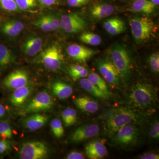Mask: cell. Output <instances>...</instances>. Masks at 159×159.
<instances>
[{
    "label": "cell",
    "instance_id": "6da1fadb",
    "mask_svg": "<svg viewBox=\"0 0 159 159\" xmlns=\"http://www.w3.org/2000/svg\"><path fill=\"white\" fill-rule=\"evenodd\" d=\"M140 115L132 109L126 107L110 109L103 115V122L105 130L109 135L113 136L121 127L137 122Z\"/></svg>",
    "mask_w": 159,
    "mask_h": 159
},
{
    "label": "cell",
    "instance_id": "7a4b0ae2",
    "mask_svg": "<svg viewBox=\"0 0 159 159\" xmlns=\"http://www.w3.org/2000/svg\"><path fill=\"white\" fill-rule=\"evenodd\" d=\"M129 99L136 107L149 108L156 102L157 92L150 84L139 83L133 88Z\"/></svg>",
    "mask_w": 159,
    "mask_h": 159
},
{
    "label": "cell",
    "instance_id": "3957f363",
    "mask_svg": "<svg viewBox=\"0 0 159 159\" xmlns=\"http://www.w3.org/2000/svg\"><path fill=\"white\" fill-rule=\"evenodd\" d=\"M131 31L136 42H145L153 36L156 28L152 20L146 16H135L129 20Z\"/></svg>",
    "mask_w": 159,
    "mask_h": 159
},
{
    "label": "cell",
    "instance_id": "277c9868",
    "mask_svg": "<svg viewBox=\"0 0 159 159\" xmlns=\"http://www.w3.org/2000/svg\"><path fill=\"white\" fill-rule=\"evenodd\" d=\"M111 55V61L119 71L120 77H128L131 70V60L128 51L122 45L116 44L112 48Z\"/></svg>",
    "mask_w": 159,
    "mask_h": 159
},
{
    "label": "cell",
    "instance_id": "5b68a950",
    "mask_svg": "<svg viewBox=\"0 0 159 159\" xmlns=\"http://www.w3.org/2000/svg\"><path fill=\"white\" fill-rule=\"evenodd\" d=\"M49 148L44 142L30 141L25 142L19 151L20 158L22 159H44L48 157Z\"/></svg>",
    "mask_w": 159,
    "mask_h": 159
},
{
    "label": "cell",
    "instance_id": "8992f818",
    "mask_svg": "<svg viewBox=\"0 0 159 159\" xmlns=\"http://www.w3.org/2000/svg\"><path fill=\"white\" fill-rule=\"evenodd\" d=\"M63 55L60 47L57 44H52L45 49L40 54L41 61L46 68L55 71L61 66Z\"/></svg>",
    "mask_w": 159,
    "mask_h": 159
},
{
    "label": "cell",
    "instance_id": "52a82bcc",
    "mask_svg": "<svg viewBox=\"0 0 159 159\" xmlns=\"http://www.w3.org/2000/svg\"><path fill=\"white\" fill-rule=\"evenodd\" d=\"M112 137V140L116 145L133 146L139 142L140 132L139 129L130 123L121 127Z\"/></svg>",
    "mask_w": 159,
    "mask_h": 159
},
{
    "label": "cell",
    "instance_id": "ba28073f",
    "mask_svg": "<svg viewBox=\"0 0 159 159\" xmlns=\"http://www.w3.org/2000/svg\"><path fill=\"white\" fill-rule=\"evenodd\" d=\"M54 105L52 97L47 92H40L28 103L25 112L26 113H37L50 109Z\"/></svg>",
    "mask_w": 159,
    "mask_h": 159
},
{
    "label": "cell",
    "instance_id": "9c48e42d",
    "mask_svg": "<svg viewBox=\"0 0 159 159\" xmlns=\"http://www.w3.org/2000/svg\"><path fill=\"white\" fill-rule=\"evenodd\" d=\"M98 69L103 79L111 85L117 86L119 84L120 74L112 61L102 59L97 63Z\"/></svg>",
    "mask_w": 159,
    "mask_h": 159
},
{
    "label": "cell",
    "instance_id": "30bf717a",
    "mask_svg": "<svg viewBox=\"0 0 159 159\" xmlns=\"http://www.w3.org/2000/svg\"><path fill=\"white\" fill-rule=\"evenodd\" d=\"M29 79L27 71L18 69L9 74L5 78L3 83L7 88L15 90L28 85Z\"/></svg>",
    "mask_w": 159,
    "mask_h": 159
},
{
    "label": "cell",
    "instance_id": "8fae6325",
    "mask_svg": "<svg viewBox=\"0 0 159 159\" xmlns=\"http://www.w3.org/2000/svg\"><path fill=\"white\" fill-rule=\"evenodd\" d=\"M99 126L96 124L82 125L77 128L70 137L72 142L78 143L96 136L99 133Z\"/></svg>",
    "mask_w": 159,
    "mask_h": 159
},
{
    "label": "cell",
    "instance_id": "7c38bea8",
    "mask_svg": "<svg viewBox=\"0 0 159 159\" xmlns=\"http://www.w3.org/2000/svg\"><path fill=\"white\" fill-rule=\"evenodd\" d=\"M66 52L73 59L83 62H86L97 53L95 50L77 44L69 46Z\"/></svg>",
    "mask_w": 159,
    "mask_h": 159
},
{
    "label": "cell",
    "instance_id": "4fadbf2b",
    "mask_svg": "<svg viewBox=\"0 0 159 159\" xmlns=\"http://www.w3.org/2000/svg\"><path fill=\"white\" fill-rule=\"evenodd\" d=\"M33 25L43 31L50 32L60 28V20L54 15H46L33 21Z\"/></svg>",
    "mask_w": 159,
    "mask_h": 159
},
{
    "label": "cell",
    "instance_id": "5bb4252c",
    "mask_svg": "<svg viewBox=\"0 0 159 159\" xmlns=\"http://www.w3.org/2000/svg\"><path fill=\"white\" fill-rule=\"evenodd\" d=\"M115 11V6L111 4L103 2L97 3L90 8L89 14L93 19L99 20L111 15Z\"/></svg>",
    "mask_w": 159,
    "mask_h": 159
},
{
    "label": "cell",
    "instance_id": "9a60e30c",
    "mask_svg": "<svg viewBox=\"0 0 159 159\" xmlns=\"http://www.w3.org/2000/svg\"><path fill=\"white\" fill-rule=\"evenodd\" d=\"M43 41L38 36H31L27 38L22 45V50L26 55L33 57L42 50Z\"/></svg>",
    "mask_w": 159,
    "mask_h": 159
},
{
    "label": "cell",
    "instance_id": "2e32d148",
    "mask_svg": "<svg viewBox=\"0 0 159 159\" xmlns=\"http://www.w3.org/2000/svg\"><path fill=\"white\" fill-rule=\"evenodd\" d=\"M85 154L89 158L100 159L104 158L107 155V149L102 142L93 141L88 143L85 146Z\"/></svg>",
    "mask_w": 159,
    "mask_h": 159
},
{
    "label": "cell",
    "instance_id": "e0dca14e",
    "mask_svg": "<svg viewBox=\"0 0 159 159\" xmlns=\"http://www.w3.org/2000/svg\"><path fill=\"white\" fill-rule=\"evenodd\" d=\"M49 117L45 115L35 114L27 117L23 122L24 127L31 131L38 130L47 123Z\"/></svg>",
    "mask_w": 159,
    "mask_h": 159
},
{
    "label": "cell",
    "instance_id": "ac0fdd59",
    "mask_svg": "<svg viewBox=\"0 0 159 159\" xmlns=\"http://www.w3.org/2000/svg\"><path fill=\"white\" fill-rule=\"evenodd\" d=\"M24 24L20 21L12 20L7 21L1 27V31L7 36L15 37L18 36L24 29Z\"/></svg>",
    "mask_w": 159,
    "mask_h": 159
},
{
    "label": "cell",
    "instance_id": "d6986e66",
    "mask_svg": "<svg viewBox=\"0 0 159 159\" xmlns=\"http://www.w3.org/2000/svg\"><path fill=\"white\" fill-rule=\"evenodd\" d=\"M105 31L112 35H117L124 32L126 29L125 22L122 20L113 17L106 20L103 24Z\"/></svg>",
    "mask_w": 159,
    "mask_h": 159
},
{
    "label": "cell",
    "instance_id": "ffe728a7",
    "mask_svg": "<svg viewBox=\"0 0 159 159\" xmlns=\"http://www.w3.org/2000/svg\"><path fill=\"white\" fill-rule=\"evenodd\" d=\"M32 91V88L28 85L15 89L10 98V102L15 106L23 105L31 95Z\"/></svg>",
    "mask_w": 159,
    "mask_h": 159
},
{
    "label": "cell",
    "instance_id": "44dd1931",
    "mask_svg": "<svg viewBox=\"0 0 159 159\" xmlns=\"http://www.w3.org/2000/svg\"><path fill=\"white\" fill-rule=\"evenodd\" d=\"M74 102L78 108L89 113H94L99 110V106L93 99L87 97H78Z\"/></svg>",
    "mask_w": 159,
    "mask_h": 159
},
{
    "label": "cell",
    "instance_id": "7402d4cb",
    "mask_svg": "<svg viewBox=\"0 0 159 159\" xmlns=\"http://www.w3.org/2000/svg\"><path fill=\"white\" fill-rule=\"evenodd\" d=\"M156 6L149 0H134L130 7V11L147 15L151 14L156 9Z\"/></svg>",
    "mask_w": 159,
    "mask_h": 159
},
{
    "label": "cell",
    "instance_id": "603a6c76",
    "mask_svg": "<svg viewBox=\"0 0 159 159\" xmlns=\"http://www.w3.org/2000/svg\"><path fill=\"white\" fill-rule=\"evenodd\" d=\"M53 93L60 99H65L70 97L73 93L71 86L61 81L54 82L52 86Z\"/></svg>",
    "mask_w": 159,
    "mask_h": 159
},
{
    "label": "cell",
    "instance_id": "cb8c5ba5",
    "mask_svg": "<svg viewBox=\"0 0 159 159\" xmlns=\"http://www.w3.org/2000/svg\"><path fill=\"white\" fill-rule=\"evenodd\" d=\"M15 61L16 57L12 51L0 43V68H5Z\"/></svg>",
    "mask_w": 159,
    "mask_h": 159
},
{
    "label": "cell",
    "instance_id": "d4e9b609",
    "mask_svg": "<svg viewBox=\"0 0 159 159\" xmlns=\"http://www.w3.org/2000/svg\"><path fill=\"white\" fill-rule=\"evenodd\" d=\"M88 79L93 84L102 92L106 96L108 97L110 94L108 87L104 79L98 74L92 72L88 75Z\"/></svg>",
    "mask_w": 159,
    "mask_h": 159
},
{
    "label": "cell",
    "instance_id": "484cf974",
    "mask_svg": "<svg viewBox=\"0 0 159 159\" xmlns=\"http://www.w3.org/2000/svg\"><path fill=\"white\" fill-rule=\"evenodd\" d=\"M80 84L82 89L87 91L89 93L93 95L95 97L100 98V99H105L107 96L99 89L96 86L94 85L89 80L88 78H81L80 80Z\"/></svg>",
    "mask_w": 159,
    "mask_h": 159
},
{
    "label": "cell",
    "instance_id": "4316f807",
    "mask_svg": "<svg viewBox=\"0 0 159 159\" xmlns=\"http://www.w3.org/2000/svg\"><path fill=\"white\" fill-rule=\"evenodd\" d=\"M87 26V22L66 24L60 21V28L69 34L77 33L83 31Z\"/></svg>",
    "mask_w": 159,
    "mask_h": 159
},
{
    "label": "cell",
    "instance_id": "83f0119b",
    "mask_svg": "<svg viewBox=\"0 0 159 159\" xmlns=\"http://www.w3.org/2000/svg\"><path fill=\"white\" fill-rule=\"evenodd\" d=\"M80 41L91 46H98L102 41L101 38L98 34L90 32L83 33L80 36Z\"/></svg>",
    "mask_w": 159,
    "mask_h": 159
},
{
    "label": "cell",
    "instance_id": "f1b7e54d",
    "mask_svg": "<svg viewBox=\"0 0 159 159\" xmlns=\"http://www.w3.org/2000/svg\"><path fill=\"white\" fill-rule=\"evenodd\" d=\"M60 21L66 24L87 22L85 19L76 13H71L63 15L60 18Z\"/></svg>",
    "mask_w": 159,
    "mask_h": 159
},
{
    "label": "cell",
    "instance_id": "f546056e",
    "mask_svg": "<svg viewBox=\"0 0 159 159\" xmlns=\"http://www.w3.org/2000/svg\"><path fill=\"white\" fill-rule=\"evenodd\" d=\"M0 8L9 12H18L20 11L15 0H0Z\"/></svg>",
    "mask_w": 159,
    "mask_h": 159
},
{
    "label": "cell",
    "instance_id": "4dcf8cb0",
    "mask_svg": "<svg viewBox=\"0 0 159 159\" xmlns=\"http://www.w3.org/2000/svg\"><path fill=\"white\" fill-rule=\"evenodd\" d=\"M51 127L52 132L56 138H60L63 135L64 130L61 121L59 119H53L51 122Z\"/></svg>",
    "mask_w": 159,
    "mask_h": 159
},
{
    "label": "cell",
    "instance_id": "1f68e13d",
    "mask_svg": "<svg viewBox=\"0 0 159 159\" xmlns=\"http://www.w3.org/2000/svg\"><path fill=\"white\" fill-rule=\"evenodd\" d=\"M12 136V131L8 122H0V138L3 140L11 139Z\"/></svg>",
    "mask_w": 159,
    "mask_h": 159
},
{
    "label": "cell",
    "instance_id": "d6a6232c",
    "mask_svg": "<svg viewBox=\"0 0 159 159\" xmlns=\"http://www.w3.org/2000/svg\"><path fill=\"white\" fill-rule=\"evenodd\" d=\"M18 7L22 10H30L38 6L36 0H15Z\"/></svg>",
    "mask_w": 159,
    "mask_h": 159
},
{
    "label": "cell",
    "instance_id": "836d02e7",
    "mask_svg": "<svg viewBox=\"0 0 159 159\" xmlns=\"http://www.w3.org/2000/svg\"><path fill=\"white\" fill-rule=\"evenodd\" d=\"M148 62L151 70L154 73L159 72V54L157 52L154 53L148 58Z\"/></svg>",
    "mask_w": 159,
    "mask_h": 159
},
{
    "label": "cell",
    "instance_id": "e575fe53",
    "mask_svg": "<svg viewBox=\"0 0 159 159\" xmlns=\"http://www.w3.org/2000/svg\"><path fill=\"white\" fill-rule=\"evenodd\" d=\"M151 138L154 139H158L159 138V122L158 121H154L150 127L149 133Z\"/></svg>",
    "mask_w": 159,
    "mask_h": 159
},
{
    "label": "cell",
    "instance_id": "d590c367",
    "mask_svg": "<svg viewBox=\"0 0 159 159\" xmlns=\"http://www.w3.org/2000/svg\"><path fill=\"white\" fill-rule=\"evenodd\" d=\"M92 0H66L69 6L72 7H80L86 6L90 3Z\"/></svg>",
    "mask_w": 159,
    "mask_h": 159
},
{
    "label": "cell",
    "instance_id": "8d00e7d4",
    "mask_svg": "<svg viewBox=\"0 0 159 159\" xmlns=\"http://www.w3.org/2000/svg\"><path fill=\"white\" fill-rule=\"evenodd\" d=\"M84 155L81 152L77 151H72L69 153L66 157L67 159H84Z\"/></svg>",
    "mask_w": 159,
    "mask_h": 159
},
{
    "label": "cell",
    "instance_id": "74e56055",
    "mask_svg": "<svg viewBox=\"0 0 159 159\" xmlns=\"http://www.w3.org/2000/svg\"><path fill=\"white\" fill-rule=\"evenodd\" d=\"M69 116H70V125H73L77 121V112L75 109L69 108Z\"/></svg>",
    "mask_w": 159,
    "mask_h": 159
},
{
    "label": "cell",
    "instance_id": "f35d334b",
    "mask_svg": "<svg viewBox=\"0 0 159 159\" xmlns=\"http://www.w3.org/2000/svg\"><path fill=\"white\" fill-rule=\"evenodd\" d=\"M82 66L80 65H74L71 66L69 70V74L70 76L74 75L79 73L80 71L83 70L85 69Z\"/></svg>",
    "mask_w": 159,
    "mask_h": 159
},
{
    "label": "cell",
    "instance_id": "ab89813d",
    "mask_svg": "<svg viewBox=\"0 0 159 159\" xmlns=\"http://www.w3.org/2000/svg\"><path fill=\"white\" fill-rule=\"evenodd\" d=\"M10 147V143L7 140H0V154L6 152Z\"/></svg>",
    "mask_w": 159,
    "mask_h": 159
},
{
    "label": "cell",
    "instance_id": "60d3db41",
    "mask_svg": "<svg viewBox=\"0 0 159 159\" xmlns=\"http://www.w3.org/2000/svg\"><path fill=\"white\" fill-rule=\"evenodd\" d=\"M61 116H62L63 121L64 122L66 126H71L70 123V116H69V108L66 109L63 111Z\"/></svg>",
    "mask_w": 159,
    "mask_h": 159
},
{
    "label": "cell",
    "instance_id": "b9f144b4",
    "mask_svg": "<svg viewBox=\"0 0 159 159\" xmlns=\"http://www.w3.org/2000/svg\"><path fill=\"white\" fill-rule=\"evenodd\" d=\"M140 158L142 159H159L158 154L154 152H146L142 154L140 157Z\"/></svg>",
    "mask_w": 159,
    "mask_h": 159
},
{
    "label": "cell",
    "instance_id": "7bdbcfd3",
    "mask_svg": "<svg viewBox=\"0 0 159 159\" xmlns=\"http://www.w3.org/2000/svg\"><path fill=\"white\" fill-rule=\"evenodd\" d=\"M88 74V71L86 69H85L83 70L80 71L77 74L72 75L71 77L74 79H81V78H84V77H87Z\"/></svg>",
    "mask_w": 159,
    "mask_h": 159
},
{
    "label": "cell",
    "instance_id": "ee69618b",
    "mask_svg": "<svg viewBox=\"0 0 159 159\" xmlns=\"http://www.w3.org/2000/svg\"><path fill=\"white\" fill-rule=\"evenodd\" d=\"M41 5L44 6H51L57 4L58 0H38Z\"/></svg>",
    "mask_w": 159,
    "mask_h": 159
},
{
    "label": "cell",
    "instance_id": "f6af8a7d",
    "mask_svg": "<svg viewBox=\"0 0 159 159\" xmlns=\"http://www.w3.org/2000/svg\"><path fill=\"white\" fill-rule=\"evenodd\" d=\"M6 113V109L2 104L0 103V119L3 118Z\"/></svg>",
    "mask_w": 159,
    "mask_h": 159
},
{
    "label": "cell",
    "instance_id": "bcb514c9",
    "mask_svg": "<svg viewBox=\"0 0 159 159\" xmlns=\"http://www.w3.org/2000/svg\"><path fill=\"white\" fill-rule=\"evenodd\" d=\"M149 1L154 4L155 6H158L159 5V0H149Z\"/></svg>",
    "mask_w": 159,
    "mask_h": 159
},
{
    "label": "cell",
    "instance_id": "7dc6e473",
    "mask_svg": "<svg viewBox=\"0 0 159 159\" xmlns=\"http://www.w3.org/2000/svg\"><path fill=\"white\" fill-rule=\"evenodd\" d=\"M2 17H1V16H0V23H1V21H2Z\"/></svg>",
    "mask_w": 159,
    "mask_h": 159
}]
</instances>
